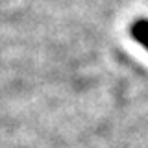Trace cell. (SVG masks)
Instances as JSON below:
<instances>
[{
  "label": "cell",
  "instance_id": "6da1fadb",
  "mask_svg": "<svg viewBox=\"0 0 148 148\" xmlns=\"http://www.w3.org/2000/svg\"><path fill=\"white\" fill-rule=\"evenodd\" d=\"M132 35L141 43L145 48H148V21H137L132 26Z\"/></svg>",
  "mask_w": 148,
  "mask_h": 148
}]
</instances>
